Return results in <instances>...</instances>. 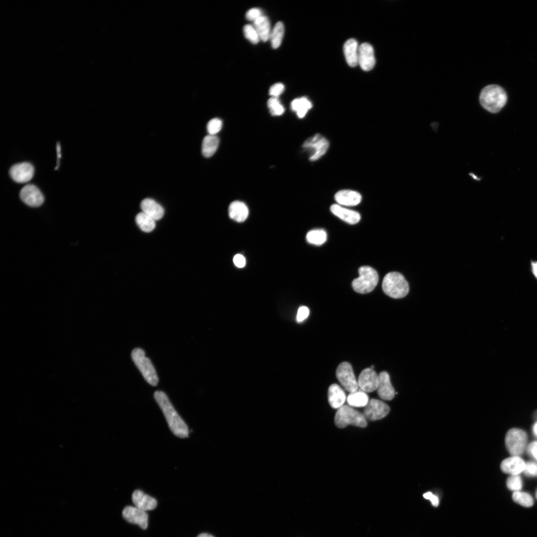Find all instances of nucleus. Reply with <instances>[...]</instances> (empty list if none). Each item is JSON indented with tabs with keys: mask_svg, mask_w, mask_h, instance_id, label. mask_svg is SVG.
Wrapping results in <instances>:
<instances>
[{
	"mask_svg": "<svg viewBox=\"0 0 537 537\" xmlns=\"http://www.w3.org/2000/svg\"><path fill=\"white\" fill-rule=\"evenodd\" d=\"M423 497L425 499L430 500L433 506L437 507L439 505V498H438L437 496L433 494L431 492H428L424 493Z\"/></svg>",
	"mask_w": 537,
	"mask_h": 537,
	"instance_id": "37998d69",
	"label": "nucleus"
},
{
	"mask_svg": "<svg viewBox=\"0 0 537 537\" xmlns=\"http://www.w3.org/2000/svg\"><path fill=\"white\" fill-rule=\"evenodd\" d=\"M512 499L515 503L525 507H530L534 504L533 497L527 492L521 491L514 492Z\"/></svg>",
	"mask_w": 537,
	"mask_h": 537,
	"instance_id": "2f4dec72",
	"label": "nucleus"
},
{
	"mask_svg": "<svg viewBox=\"0 0 537 537\" xmlns=\"http://www.w3.org/2000/svg\"><path fill=\"white\" fill-rule=\"evenodd\" d=\"M262 16V11L260 9L254 8L247 11L246 14V17L249 21L254 22L256 20Z\"/></svg>",
	"mask_w": 537,
	"mask_h": 537,
	"instance_id": "e433bc0d",
	"label": "nucleus"
},
{
	"mask_svg": "<svg viewBox=\"0 0 537 537\" xmlns=\"http://www.w3.org/2000/svg\"><path fill=\"white\" fill-rule=\"evenodd\" d=\"M197 537H214L212 536V535H211L210 534H207V533H203V534H201L200 535H199Z\"/></svg>",
	"mask_w": 537,
	"mask_h": 537,
	"instance_id": "a18cd8bd",
	"label": "nucleus"
},
{
	"mask_svg": "<svg viewBox=\"0 0 537 537\" xmlns=\"http://www.w3.org/2000/svg\"><path fill=\"white\" fill-rule=\"evenodd\" d=\"M536 498L537 499V490L536 492Z\"/></svg>",
	"mask_w": 537,
	"mask_h": 537,
	"instance_id": "de8ad7c7",
	"label": "nucleus"
},
{
	"mask_svg": "<svg viewBox=\"0 0 537 537\" xmlns=\"http://www.w3.org/2000/svg\"><path fill=\"white\" fill-rule=\"evenodd\" d=\"M382 288L386 294L395 299L405 297L409 292V285L406 278L397 272L389 273L385 276Z\"/></svg>",
	"mask_w": 537,
	"mask_h": 537,
	"instance_id": "7ed1b4c3",
	"label": "nucleus"
},
{
	"mask_svg": "<svg viewBox=\"0 0 537 537\" xmlns=\"http://www.w3.org/2000/svg\"><path fill=\"white\" fill-rule=\"evenodd\" d=\"M347 401L351 407H366L369 403V396L362 391H357L350 393L347 397Z\"/></svg>",
	"mask_w": 537,
	"mask_h": 537,
	"instance_id": "cd10ccee",
	"label": "nucleus"
},
{
	"mask_svg": "<svg viewBox=\"0 0 537 537\" xmlns=\"http://www.w3.org/2000/svg\"><path fill=\"white\" fill-rule=\"evenodd\" d=\"M335 424L340 428H344L349 425L361 428L367 426L364 415L347 405L338 409L335 416Z\"/></svg>",
	"mask_w": 537,
	"mask_h": 537,
	"instance_id": "20e7f679",
	"label": "nucleus"
},
{
	"mask_svg": "<svg viewBox=\"0 0 537 537\" xmlns=\"http://www.w3.org/2000/svg\"><path fill=\"white\" fill-rule=\"evenodd\" d=\"M390 411V408L386 404L380 400L371 399L366 406L363 414L366 420L375 421L384 419Z\"/></svg>",
	"mask_w": 537,
	"mask_h": 537,
	"instance_id": "9d476101",
	"label": "nucleus"
},
{
	"mask_svg": "<svg viewBox=\"0 0 537 537\" xmlns=\"http://www.w3.org/2000/svg\"><path fill=\"white\" fill-rule=\"evenodd\" d=\"M220 140L215 135H208L203 139L202 144V153L206 158L212 156L216 151Z\"/></svg>",
	"mask_w": 537,
	"mask_h": 537,
	"instance_id": "bb28decb",
	"label": "nucleus"
},
{
	"mask_svg": "<svg viewBox=\"0 0 537 537\" xmlns=\"http://www.w3.org/2000/svg\"><path fill=\"white\" fill-rule=\"evenodd\" d=\"M309 310L307 307L303 306L298 309L296 316V320L298 323L303 322L309 316Z\"/></svg>",
	"mask_w": 537,
	"mask_h": 537,
	"instance_id": "ea45409f",
	"label": "nucleus"
},
{
	"mask_svg": "<svg viewBox=\"0 0 537 537\" xmlns=\"http://www.w3.org/2000/svg\"><path fill=\"white\" fill-rule=\"evenodd\" d=\"M528 441L527 433L521 429L512 428L508 430L505 437L506 447L513 456L523 454Z\"/></svg>",
	"mask_w": 537,
	"mask_h": 537,
	"instance_id": "0eeeda50",
	"label": "nucleus"
},
{
	"mask_svg": "<svg viewBox=\"0 0 537 537\" xmlns=\"http://www.w3.org/2000/svg\"><path fill=\"white\" fill-rule=\"evenodd\" d=\"M533 432L534 434L537 436V423L534 425Z\"/></svg>",
	"mask_w": 537,
	"mask_h": 537,
	"instance_id": "49530a36",
	"label": "nucleus"
},
{
	"mask_svg": "<svg viewBox=\"0 0 537 537\" xmlns=\"http://www.w3.org/2000/svg\"><path fill=\"white\" fill-rule=\"evenodd\" d=\"M358 383L361 390L364 392H373L377 390L379 384V375L371 368L365 369L359 375Z\"/></svg>",
	"mask_w": 537,
	"mask_h": 537,
	"instance_id": "4468645a",
	"label": "nucleus"
},
{
	"mask_svg": "<svg viewBox=\"0 0 537 537\" xmlns=\"http://www.w3.org/2000/svg\"><path fill=\"white\" fill-rule=\"evenodd\" d=\"M154 396L173 434L182 439L188 437L189 431L187 425L177 412L166 394L162 391H156Z\"/></svg>",
	"mask_w": 537,
	"mask_h": 537,
	"instance_id": "f257e3e1",
	"label": "nucleus"
},
{
	"mask_svg": "<svg viewBox=\"0 0 537 537\" xmlns=\"http://www.w3.org/2000/svg\"><path fill=\"white\" fill-rule=\"evenodd\" d=\"M523 472L528 476H535L537 475V464L534 462H527Z\"/></svg>",
	"mask_w": 537,
	"mask_h": 537,
	"instance_id": "58836bf2",
	"label": "nucleus"
},
{
	"mask_svg": "<svg viewBox=\"0 0 537 537\" xmlns=\"http://www.w3.org/2000/svg\"><path fill=\"white\" fill-rule=\"evenodd\" d=\"M506 485L510 490L514 492L521 491L523 486L521 477L519 474L511 475L507 480Z\"/></svg>",
	"mask_w": 537,
	"mask_h": 537,
	"instance_id": "72a5a7b5",
	"label": "nucleus"
},
{
	"mask_svg": "<svg viewBox=\"0 0 537 537\" xmlns=\"http://www.w3.org/2000/svg\"><path fill=\"white\" fill-rule=\"evenodd\" d=\"M9 173L14 181L18 183H25L33 178L34 169L30 163H24L12 166Z\"/></svg>",
	"mask_w": 537,
	"mask_h": 537,
	"instance_id": "f8f14e48",
	"label": "nucleus"
},
{
	"mask_svg": "<svg viewBox=\"0 0 537 537\" xmlns=\"http://www.w3.org/2000/svg\"><path fill=\"white\" fill-rule=\"evenodd\" d=\"M359 46L355 39H349L345 43L343 50L346 60L348 65L354 67L358 65V53Z\"/></svg>",
	"mask_w": 537,
	"mask_h": 537,
	"instance_id": "5701e85b",
	"label": "nucleus"
},
{
	"mask_svg": "<svg viewBox=\"0 0 537 537\" xmlns=\"http://www.w3.org/2000/svg\"><path fill=\"white\" fill-rule=\"evenodd\" d=\"M525 463L519 456H512L504 460L501 465L502 471L512 475L519 474L523 472Z\"/></svg>",
	"mask_w": 537,
	"mask_h": 537,
	"instance_id": "aec40b11",
	"label": "nucleus"
},
{
	"mask_svg": "<svg viewBox=\"0 0 537 537\" xmlns=\"http://www.w3.org/2000/svg\"><path fill=\"white\" fill-rule=\"evenodd\" d=\"M307 240L310 244L321 245L327 241V233L323 229H314L308 233Z\"/></svg>",
	"mask_w": 537,
	"mask_h": 537,
	"instance_id": "7c9ffc66",
	"label": "nucleus"
},
{
	"mask_svg": "<svg viewBox=\"0 0 537 537\" xmlns=\"http://www.w3.org/2000/svg\"><path fill=\"white\" fill-rule=\"evenodd\" d=\"M312 107V103L306 97L295 98L291 103L292 110L300 118H304Z\"/></svg>",
	"mask_w": 537,
	"mask_h": 537,
	"instance_id": "a878e982",
	"label": "nucleus"
},
{
	"mask_svg": "<svg viewBox=\"0 0 537 537\" xmlns=\"http://www.w3.org/2000/svg\"><path fill=\"white\" fill-rule=\"evenodd\" d=\"M233 262L237 267L242 268L245 266L246 260L243 255L237 254L233 258Z\"/></svg>",
	"mask_w": 537,
	"mask_h": 537,
	"instance_id": "a19ab883",
	"label": "nucleus"
},
{
	"mask_svg": "<svg viewBox=\"0 0 537 537\" xmlns=\"http://www.w3.org/2000/svg\"><path fill=\"white\" fill-rule=\"evenodd\" d=\"M303 147L309 152V160L315 162L325 154L329 147V143L323 135L316 134L307 139Z\"/></svg>",
	"mask_w": 537,
	"mask_h": 537,
	"instance_id": "6e6552de",
	"label": "nucleus"
},
{
	"mask_svg": "<svg viewBox=\"0 0 537 537\" xmlns=\"http://www.w3.org/2000/svg\"><path fill=\"white\" fill-rule=\"evenodd\" d=\"M527 452L529 455L537 462V441L533 442L529 445Z\"/></svg>",
	"mask_w": 537,
	"mask_h": 537,
	"instance_id": "79ce46f5",
	"label": "nucleus"
},
{
	"mask_svg": "<svg viewBox=\"0 0 537 537\" xmlns=\"http://www.w3.org/2000/svg\"><path fill=\"white\" fill-rule=\"evenodd\" d=\"M123 516L128 522L138 525L143 529L145 530L148 527V515L145 511L128 506L124 509Z\"/></svg>",
	"mask_w": 537,
	"mask_h": 537,
	"instance_id": "ddd939ff",
	"label": "nucleus"
},
{
	"mask_svg": "<svg viewBox=\"0 0 537 537\" xmlns=\"http://www.w3.org/2000/svg\"><path fill=\"white\" fill-rule=\"evenodd\" d=\"M284 90L285 86L282 83H276L271 87L269 94L272 97L277 98L283 93Z\"/></svg>",
	"mask_w": 537,
	"mask_h": 537,
	"instance_id": "4c0bfd02",
	"label": "nucleus"
},
{
	"mask_svg": "<svg viewBox=\"0 0 537 537\" xmlns=\"http://www.w3.org/2000/svg\"><path fill=\"white\" fill-rule=\"evenodd\" d=\"M223 127V122L220 119L215 118L211 119L207 125L209 135H215L220 132Z\"/></svg>",
	"mask_w": 537,
	"mask_h": 537,
	"instance_id": "c9c22d12",
	"label": "nucleus"
},
{
	"mask_svg": "<svg viewBox=\"0 0 537 537\" xmlns=\"http://www.w3.org/2000/svg\"><path fill=\"white\" fill-rule=\"evenodd\" d=\"M244 32L246 38L253 44H258L261 40L254 27L251 25H245Z\"/></svg>",
	"mask_w": 537,
	"mask_h": 537,
	"instance_id": "f704fd0d",
	"label": "nucleus"
},
{
	"mask_svg": "<svg viewBox=\"0 0 537 537\" xmlns=\"http://www.w3.org/2000/svg\"><path fill=\"white\" fill-rule=\"evenodd\" d=\"M330 211L333 214L350 225L356 224L361 220V215L359 212L343 208L340 205H332Z\"/></svg>",
	"mask_w": 537,
	"mask_h": 537,
	"instance_id": "6ab92c4d",
	"label": "nucleus"
},
{
	"mask_svg": "<svg viewBox=\"0 0 537 537\" xmlns=\"http://www.w3.org/2000/svg\"><path fill=\"white\" fill-rule=\"evenodd\" d=\"M328 400L332 408L338 409L344 406L346 400V394L339 385L333 384L328 389Z\"/></svg>",
	"mask_w": 537,
	"mask_h": 537,
	"instance_id": "4be33fe9",
	"label": "nucleus"
},
{
	"mask_svg": "<svg viewBox=\"0 0 537 537\" xmlns=\"http://www.w3.org/2000/svg\"><path fill=\"white\" fill-rule=\"evenodd\" d=\"M530 264L532 273L537 280V261H531Z\"/></svg>",
	"mask_w": 537,
	"mask_h": 537,
	"instance_id": "c03bdc74",
	"label": "nucleus"
},
{
	"mask_svg": "<svg viewBox=\"0 0 537 537\" xmlns=\"http://www.w3.org/2000/svg\"><path fill=\"white\" fill-rule=\"evenodd\" d=\"M507 96L505 91L501 87L496 85H490L485 87L480 96V101L482 106L488 111L492 113L500 112L505 105Z\"/></svg>",
	"mask_w": 537,
	"mask_h": 537,
	"instance_id": "f03ea898",
	"label": "nucleus"
},
{
	"mask_svg": "<svg viewBox=\"0 0 537 537\" xmlns=\"http://www.w3.org/2000/svg\"><path fill=\"white\" fill-rule=\"evenodd\" d=\"M336 375L346 391L350 393L358 391L359 385L350 363L346 362L341 363L336 370Z\"/></svg>",
	"mask_w": 537,
	"mask_h": 537,
	"instance_id": "1a4fd4ad",
	"label": "nucleus"
},
{
	"mask_svg": "<svg viewBox=\"0 0 537 537\" xmlns=\"http://www.w3.org/2000/svg\"><path fill=\"white\" fill-rule=\"evenodd\" d=\"M335 200L341 206L353 207L361 203L362 196L359 193L356 191L343 190L335 194Z\"/></svg>",
	"mask_w": 537,
	"mask_h": 537,
	"instance_id": "f3484780",
	"label": "nucleus"
},
{
	"mask_svg": "<svg viewBox=\"0 0 537 537\" xmlns=\"http://www.w3.org/2000/svg\"><path fill=\"white\" fill-rule=\"evenodd\" d=\"M143 212L155 221L161 220L164 214L163 208L151 198H146L141 204Z\"/></svg>",
	"mask_w": 537,
	"mask_h": 537,
	"instance_id": "412c9836",
	"label": "nucleus"
},
{
	"mask_svg": "<svg viewBox=\"0 0 537 537\" xmlns=\"http://www.w3.org/2000/svg\"><path fill=\"white\" fill-rule=\"evenodd\" d=\"M131 357L146 382L153 386H156L158 383V377L152 362L146 356L145 351L141 348H135L132 351Z\"/></svg>",
	"mask_w": 537,
	"mask_h": 537,
	"instance_id": "423d86ee",
	"label": "nucleus"
},
{
	"mask_svg": "<svg viewBox=\"0 0 537 537\" xmlns=\"http://www.w3.org/2000/svg\"><path fill=\"white\" fill-rule=\"evenodd\" d=\"M20 197L22 201L31 207H38L44 202L45 197L42 193L35 186L29 184L20 192Z\"/></svg>",
	"mask_w": 537,
	"mask_h": 537,
	"instance_id": "9b49d317",
	"label": "nucleus"
},
{
	"mask_svg": "<svg viewBox=\"0 0 537 537\" xmlns=\"http://www.w3.org/2000/svg\"><path fill=\"white\" fill-rule=\"evenodd\" d=\"M285 33V27L281 22H277L271 31L270 39L273 49L279 47L282 42Z\"/></svg>",
	"mask_w": 537,
	"mask_h": 537,
	"instance_id": "c756f323",
	"label": "nucleus"
},
{
	"mask_svg": "<svg viewBox=\"0 0 537 537\" xmlns=\"http://www.w3.org/2000/svg\"><path fill=\"white\" fill-rule=\"evenodd\" d=\"M359 277L355 278L352 285L354 290L361 294L372 292L379 282L377 272L369 266H362L359 269Z\"/></svg>",
	"mask_w": 537,
	"mask_h": 537,
	"instance_id": "39448f33",
	"label": "nucleus"
},
{
	"mask_svg": "<svg viewBox=\"0 0 537 537\" xmlns=\"http://www.w3.org/2000/svg\"><path fill=\"white\" fill-rule=\"evenodd\" d=\"M378 395L385 401H391L395 396V391L392 386L390 376L387 372L379 374V384L377 388Z\"/></svg>",
	"mask_w": 537,
	"mask_h": 537,
	"instance_id": "dca6fc26",
	"label": "nucleus"
},
{
	"mask_svg": "<svg viewBox=\"0 0 537 537\" xmlns=\"http://www.w3.org/2000/svg\"><path fill=\"white\" fill-rule=\"evenodd\" d=\"M229 217L233 220L242 223L244 222L249 214L247 206L243 202L235 201L231 203L228 209Z\"/></svg>",
	"mask_w": 537,
	"mask_h": 537,
	"instance_id": "b1692460",
	"label": "nucleus"
},
{
	"mask_svg": "<svg viewBox=\"0 0 537 537\" xmlns=\"http://www.w3.org/2000/svg\"><path fill=\"white\" fill-rule=\"evenodd\" d=\"M254 27L262 41L266 42L268 41L271 31L270 22L267 16H262L256 20L254 22Z\"/></svg>",
	"mask_w": 537,
	"mask_h": 537,
	"instance_id": "393cba45",
	"label": "nucleus"
},
{
	"mask_svg": "<svg viewBox=\"0 0 537 537\" xmlns=\"http://www.w3.org/2000/svg\"><path fill=\"white\" fill-rule=\"evenodd\" d=\"M135 221L139 228L145 232H150L156 226L155 221L143 212L137 214Z\"/></svg>",
	"mask_w": 537,
	"mask_h": 537,
	"instance_id": "c85d7f7f",
	"label": "nucleus"
},
{
	"mask_svg": "<svg viewBox=\"0 0 537 537\" xmlns=\"http://www.w3.org/2000/svg\"><path fill=\"white\" fill-rule=\"evenodd\" d=\"M268 107L270 113L274 116L281 115L285 112V109L281 104L279 99L276 97H272L268 101Z\"/></svg>",
	"mask_w": 537,
	"mask_h": 537,
	"instance_id": "473e14b6",
	"label": "nucleus"
},
{
	"mask_svg": "<svg viewBox=\"0 0 537 537\" xmlns=\"http://www.w3.org/2000/svg\"><path fill=\"white\" fill-rule=\"evenodd\" d=\"M132 500L135 507L146 512L154 509L157 505L155 499L140 490L133 492Z\"/></svg>",
	"mask_w": 537,
	"mask_h": 537,
	"instance_id": "a211bd4d",
	"label": "nucleus"
},
{
	"mask_svg": "<svg viewBox=\"0 0 537 537\" xmlns=\"http://www.w3.org/2000/svg\"><path fill=\"white\" fill-rule=\"evenodd\" d=\"M375 64L374 50L372 46L364 43L359 46L358 53V65L365 71L371 70Z\"/></svg>",
	"mask_w": 537,
	"mask_h": 537,
	"instance_id": "2eb2a0df",
	"label": "nucleus"
}]
</instances>
